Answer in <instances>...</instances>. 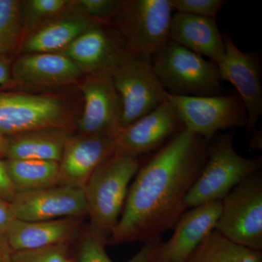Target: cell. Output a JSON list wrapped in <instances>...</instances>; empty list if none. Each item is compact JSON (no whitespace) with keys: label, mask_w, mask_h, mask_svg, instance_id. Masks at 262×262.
Segmentation results:
<instances>
[{"label":"cell","mask_w":262,"mask_h":262,"mask_svg":"<svg viewBox=\"0 0 262 262\" xmlns=\"http://www.w3.org/2000/svg\"><path fill=\"white\" fill-rule=\"evenodd\" d=\"M139 158L115 151L91 174L84 187L89 228L107 243L121 215Z\"/></svg>","instance_id":"obj_2"},{"label":"cell","mask_w":262,"mask_h":262,"mask_svg":"<svg viewBox=\"0 0 262 262\" xmlns=\"http://www.w3.org/2000/svg\"><path fill=\"white\" fill-rule=\"evenodd\" d=\"M155 75L168 94L208 96L223 94L218 66L169 40L151 58Z\"/></svg>","instance_id":"obj_4"},{"label":"cell","mask_w":262,"mask_h":262,"mask_svg":"<svg viewBox=\"0 0 262 262\" xmlns=\"http://www.w3.org/2000/svg\"><path fill=\"white\" fill-rule=\"evenodd\" d=\"M122 4L123 1L119 0H72L67 10L98 23L112 25Z\"/></svg>","instance_id":"obj_27"},{"label":"cell","mask_w":262,"mask_h":262,"mask_svg":"<svg viewBox=\"0 0 262 262\" xmlns=\"http://www.w3.org/2000/svg\"><path fill=\"white\" fill-rule=\"evenodd\" d=\"M261 158L239 155L233 146V133L213 137L201 173L188 192V209L208 202L222 201L236 186L261 170Z\"/></svg>","instance_id":"obj_3"},{"label":"cell","mask_w":262,"mask_h":262,"mask_svg":"<svg viewBox=\"0 0 262 262\" xmlns=\"http://www.w3.org/2000/svg\"><path fill=\"white\" fill-rule=\"evenodd\" d=\"M163 239L161 237L150 239L144 243L134 257L125 262H149L156 257ZM106 241L94 233L91 229H87L81 239L77 251V262H115L105 251Z\"/></svg>","instance_id":"obj_24"},{"label":"cell","mask_w":262,"mask_h":262,"mask_svg":"<svg viewBox=\"0 0 262 262\" xmlns=\"http://www.w3.org/2000/svg\"><path fill=\"white\" fill-rule=\"evenodd\" d=\"M73 129L45 127L9 136L7 159L49 160L59 163Z\"/></svg>","instance_id":"obj_21"},{"label":"cell","mask_w":262,"mask_h":262,"mask_svg":"<svg viewBox=\"0 0 262 262\" xmlns=\"http://www.w3.org/2000/svg\"><path fill=\"white\" fill-rule=\"evenodd\" d=\"M80 90L84 108L75 121L78 134L114 138L121 127L122 105L111 72L84 75Z\"/></svg>","instance_id":"obj_10"},{"label":"cell","mask_w":262,"mask_h":262,"mask_svg":"<svg viewBox=\"0 0 262 262\" xmlns=\"http://www.w3.org/2000/svg\"><path fill=\"white\" fill-rule=\"evenodd\" d=\"M13 252L6 235L4 232H0V262L11 261Z\"/></svg>","instance_id":"obj_33"},{"label":"cell","mask_w":262,"mask_h":262,"mask_svg":"<svg viewBox=\"0 0 262 262\" xmlns=\"http://www.w3.org/2000/svg\"><path fill=\"white\" fill-rule=\"evenodd\" d=\"M15 220L40 222L87 214L83 188L58 185L17 193L11 202Z\"/></svg>","instance_id":"obj_13"},{"label":"cell","mask_w":262,"mask_h":262,"mask_svg":"<svg viewBox=\"0 0 262 262\" xmlns=\"http://www.w3.org/2000/svg\"><path fill=\"white\" fill-rule=\"evenodd\" d=\"M215 230L244 247L262 251V173L253 174L222 201Z\"/></svg>","instance_id":"obj_7"},{"label":"cell","mask_w":262,"mask_h":262,"mask_svg":"<svg viewBox=\"0 0 262 262\" xmlns=\"http://www.w3.org/2000/svg\"><path fill=\"white\" fill-rule=\"evenodd\" d=\"M173 10L170 0H126L112 26L133 55L151 59L170 40Z\"/></svg>","instance_id":"obj_5"},{"label":"cell","mask_w":262,"mask_h":262,"mask_svg":"<svg viewBox=\"0 0 262 262\" xmlns=\"http://www.w3.org/2000/svg\"><path fill=\"white\" fill-rule=\"evenodd\" d=\"M210 141L183 127L140 165L107 244L146 243L173 228L201 173Z\"/></svg>","instance_id":"obj_1"},{"label":"cell","mask_w":262,"mask_h":262,"mask_svg":"<svg viewBox=\"0 0 262 262\" xmlns=\"http://www.w3.org/2000/svg\"><path fill=\"white\" fill-rule=\"evenodd\" d=\"M70 259V244L37 249L13 251L10 262H66Z\"/></svg>","instance_id":"obj_28"},{"label":"cell","mask_w":262,"mask_h":262,"mask_svg":"<svg viewBox=\"0 0 262 262\" xmlns=\"http://www.w3.org/2000/svg\"><path fill=\"white\" fill-rule=\"evenodd\" d=\"M11 73L13 84L33 90L61 89L84 75L61 53H25L12 63Z\"/></svg>","instance_id":"obj_15"},{"label":"cell","mask_w":262,"mask_h":262,"mask_svg":"<svg viewBox=\"0 0 262 262\" xmlns=\"http://www.w3.org/2000/svg\"><path fill=\"white\" fill-rule=\"evenodd\" d=\"M45 127L73 129L70 103L53 94L0 91V133L13 136Z\"/></svg>","instance_id":"obj_6"},{"label":"cell","mask_w":262,"mask_h":262,"mask_svg":"<svg viewBox=\"0 0 262 262\" xmlns=\"http://www.w3.org/2000/svg\"><path fill=\"white\" fill-rule=\"evenodd\" d=\"M11 68L12 63L9 57L0 53V87L13 84Z\"/></svg>","instance_id":"obj_32"},{"label":"cell","mask_w":262,"mask_h":262,"mask_svg":"<svg viewBox=\"0 0 262 262\" xmlns=\"http://www.w3.org/2000/svg\"><path fill=\"white\" fill-rule=\"evenodd\" d=\"M115 151L113 137L72 134L59 165V185L83 188L91 174Z\"/></svg>","instance_id":"obj_16"},{"label":"cell","mask_w":262,"mask_h":262,"mask_svg":"<svg viewBox=\"0 0 262 262\" xmlns=\"http://www.w3.org/2000/svg\"><path fill=\"white\" fill-rule=\"evenodd\" d=\"M261 130H254L253 132V136L250 141V146L251 149H261L262 147V136Z\"/></svg>","instance_id":"obj_35"},{"label":"cell","mask_w":262,"mask_h":262,"mask_svg":"<svg viewBox=\"0 0 262 262\" xmlns=\"http://www.w3.org/2000/svg\"><path fill=\"white\" fill-rule=\"evenodd\" d=\"M112 25L88 29L61 53L78 66L84 75L110 72L133 55Z\"/></svg>","instance_id":"obj_14"},{"label":"cell","mask_w":262,"mask_h":262,"mask_svg":"<svg viewBox=\"0 0 262 262\" xmlns=\"http://www.w3.org/2000/svg\"><path fill=\"white\" fill-rule=\"evenodd\" d=\"M184 262H262V253L235 244L213 230Z\"/></svg>","instance_id":"obj_23"},{"label":"cell","mask_w":262,"mask_h":262,"mask_svg":"<svg viewBox=\"0 0 262 262\" xmlns=\"http://www.w3.org/2000/svg\"><path fill=\"white\" fill-rule=\"evenodd\" d=\"M21 1L0 0V53L9 56L24 37Z\"/></svg>","instance_id":"obj_25"},{"label":"cell","mask_w":262,"mask_h":262,"mask_svg":"<svg viewBox=\"0 0 262 262\" xmlns=\"http://www.w3.org/2000/svg\"><path fill=\"white\" fill-rule=\"evenodd\" d=\"M222 211V201L203 203L189 208L181 216L172 237L162 243L157 257L184 262L196 248L215 230Z\"/></svg>","instance_id":"obj_17"},{"label":"cell","mask_w":262,"mask_h":262,"mask_svg":"<svg viewBox=\"0 0 262 262\" xmlns=\"http://www.w3.org/2000/svg\"><path fill=\"white\" fill-rule=\"evenodd\" d=\"M8 142H9V136L0 133V159L6 160L8 154Z\"/></svg>","instance_id":"obj_34"},{"label":"cell","mask_w":262,"mask_h":262,"mask_svg":"<svg viewBox=\"0 0 262 262\" xmlns=\"http://www.w3.org/2000/svg\"><path fill=\"white\" fill-rule=\"evenodd\" d=\"M66 262H73V261H71V260H70V259H69V260H68V261H66Z\"/></svg>","instance_id":"obj_37"},{"label":"cell","mask_w":262,"mask_h":262,"mask_svg":"<svg viewBox=\"0 0 262 262\" xmlns=\"http://www.w3.org/2000/svg\"><path fill=\"white\" fill-rule=\"evenodd\" d=\"M15 194L16 192L8 176L4 160L0 159V196L11 203Z\"/></svg>","instance_id":"obj_30"},{"label":"cell","mask_w":262,"mask_h":262,"mask_svg":"<svg viewBox=\"0 0 262 262\" xmlns=\"http://www.w3.org/2000/svg\"><path fill=\"white\" fill-rule=\"evenodd\" d=\"M184 127L177 108L168 98L144 116L119 129L115 151L139 158L161 147Z\"/></svg>","instance_id":"obj_11"},{"label":"cell","mask_w":262,"mask_h":262,"mask_svg":"<svg viewBox=\"0 0 262 262\" xmlns=\"http://www.w3.org/2000/svg\"><path fill=\"white\" fill-rule=\"evenodd\" d=\"M149 262H171V261H167V260L162 259V258H158L156 256V257L153 258V259L151 260V261H150Z\"/></svg>","instance_id":"obj_36"},{"label":"cell","mask_w":262,"mask_h":262,"mask_svg":"<svg viewBox=\"0 0 262 262\" xmlns=\"http://www.w3.org/2000/svg\"><path fill=\"white\" fill-rule=\"evenodd\" d=\"M121 98V127L154 110L166 99V91L155 75L151 58L130 55L111 71Z\"/></svg>","instance_id":"obj_8"},{"label":"cell","mask_w":262,"mask_h":262,"mask_svg":"<svg viewBox=\"0 0 262 262\" xmlns=\"http://www.w3.org/2000/svg\"><path fill=\"white\" fill-rule=\"evenodd\" d=\"M170 2L177 13L211 18H215L226 4L224 0H170Z\"/></svg>","instance_id":"obj_29"},{"label":"cell","mask_w":262,"mask_h":262,"mask_svg":"<svg viewBox=\"0 0 262 262\" xmlns=\"http://www.w3.org/2000/svg\"><path fill=\"white\" fill-rule=\"evenodd\" d=\"M166 98L177 108L183 125L206 140L220 130L246 126L247 115L244 103L236 95L208 96H174Z\"/></svg>","instance_id":"obj_9"},{"label":"cell","mask_w":262,"mask_h":262,"mask_svg":"<svg viewBox=\"0 0 262 262\" xmlns=\"http://www.w3.org/2000/svg\"><path fill=\"white\" fill-rule=\"evenodd\" d=\"M103 24L67 10L27 34L22 42L25 53H61L88 29Z\"/></svg>","instance_id":"obj_20"},{"label":"cell","mask_w":262,"mask_h":262,"mask_svg":"<svg viewBox=\"0 0 262 262\" xmlns=\"http://www.w3.org/2000/svg\"><path fill=\"white\" fill-rule=\"evenodd\" d=\"M82 217L40 222L15 220L5 232L13 251L70 244L80 232Z\"/></svg>","instance_id":"obj_18"},{"label":"cell","mask_w":262,"mask_h":262,"mask_svg":"<svg viewBox=\"0 0 262 262\" xmlns=\"http://www.w3.org/2000/svg\"><path fill=\"white\" fill-rule=\"evenodd\" d=\"M15 220L11 203L0 196V232L5 233Z\"/></svg>","instance_id":"obj_31"},{"label":"cell","mask_w":262,"mask_h":262,"mask_svg":"<svg viewBox=\"0 0 262 262\" xmlns=\"http://www.w3.org/2000/svg\"><path fill=\"white\" fill-rule=\"evenodd\" d=\"M4 162L16 194L59 185L58 162L10 159Z\"/></svg>","instance_id":"obj_22"},{"label":"cell","mask_w":262,"mask_h":262,"mask_svg":"<svg viewBox=\"0 0 262 262\" xmlns=\"http://www.w3.org/2000/svg\"><path fill=\"white\" fill-rule=\"evenodd\" d=\"M170 39L200 56L208 57L217 66L225 56V42L215 18L174 13Z\"/></svg>","instance_id":"obj_19"},{"label":"cell","mask_w":262,"mask_h":262,"mask_svg":"<svg viewBox=\"0 0 262 262\" xmlns=\"http://www.w3.org/2000/svg\"><path fill=\"white\" fill-rule=\"evenodd\" d=\"M225 51L218 65L222 80L233 84L247 115L246 131L251 135L262 115V84L259 62L256 56L241 51L227 33H222Z\"/></svg>","instance_id":"obj_12"},{"label":"cell","mask_w":262,"mask_h":262,"mask_svg":"<svg viewBox=\"0 0 262 262\" xmlns=\"http://www.w3.org/2000/svg\"><path fill=\"white\" fill-rule=\"evenodd\" d=\"M68 0H27L21 1L20 15L24 35L41 24L67 11Z\"/></svg>","instance_id":"obj_26"}]
</instances>
